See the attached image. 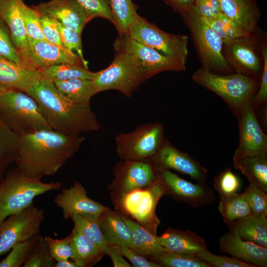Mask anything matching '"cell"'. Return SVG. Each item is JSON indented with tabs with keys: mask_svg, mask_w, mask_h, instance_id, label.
I'll return each instance as SVG.
<instances>
[{
	"mask_svg": "<svg viewBox=\"0 0 267 267\" xmlns=\"http://www.w3.org/2000/svg\"><path fill=\"white\" fill-rule=\"evenodd\" d=\"M183 19L191 33L202 67L213 72H233L223 55V41L199 13L193 7Z\"/></svg>",
	"mask_w": 267,
	"mask_h": 267,
	"instance_id": "7",
	"label": "cell"
},
{
	"mask_svg": "<svg viewBox=\"0 0 267 267\" xmlns=\"http://www.w3.org/2000/svg\"><path fill=\"white\" fill-rule=\"evenodd\" d=\"M114 47L115 50H122L134 56L143 68L147 79L162 72H177L186 69V65L178 60L132 39L127 34L119 35Z\"/></svg>",
	"mask_w": 267,
	"mask_h": 267,
	"instance_id": "14",
	"label": "cell"
},
{
	"mask_svg": "<svg viewBox=\"0 0 267 267\" xmlns=\"http://www.w3.org/2000/svg\"><path fill=\"white\" fill-rule=\"evenodd\" d=\"M76 0L84 9L89 21L96 17H101L114 23L110 0Z\"/></svg>",
	"mask_w": 267,
	"mask_h": 267,
	"instance_id": "43",
	"label": "cell"
},
{
	"mask_svg": "<svg viewBox=\"0 0 267 267\" xmlns=\"http://www.w3.org/2000/svg\"><path fill=\"white\" fill-rule=\"evenodd\" d=\"M157 240L165 250L176 253L196 256L207 250L205 240L189 230L169 228Z\"/></svg>",
	"mask_w": 267,
	"mask_h": 267,
	"instance_id": "23",
	"label": "cell"
},
{
	"mask_svg": "<svg viewBox=\"0 0 267 267\" xmlns=\"http://www.w3.org/2000/svg\"><path fill=\"white\" fill-rule=\"evenodd\" d=\"M239 130V140L233 157L267 156V136L264 133L250 102L237 112Z\"/></svg>",
	"mask_w": 267,
	"mask_h": 267,
	"instance_id": "16",
	"label": "cell"
},
{
	"mask_svg": "<svg viewBox=\"0 0 267 267\" xmlns=\"http://www.w3.org/2000/svg\"><path fill=\"white\" fill-rule=\"evenodd\" d=\"M97 218L89 214H74L70 219L72 220L74 227L92 241L104 255H107L110 247L104 238Z\"/></svg>",
	"mask_w": 267,
	"mask_h": 267,
	"instance_id": "33",
	"label": "cell"
},
{
	"mask_svg": "<svg viewBox=\"0 0 267 267\" xmlns=\"http://www.w3.org/2000/svg\"><path fill=\"white\" fill-rule=\"evenodd\" d=\"M21 12L28 38L35 40H46L43 35L40 23L41 13L24 2L21 6Z\"/></svg>",
	"mask_w": 267,
	"mask_h": 267,
	"instance_id": "42",
	"label": "cell"
},
{
	"mask_svg": "<svg viewBox=\"0 0 267 267\" xmlns=\"http://www.w3.org/2000/svg\"><path fill=\"white\" fill-rule=\"evenodd\" d=\"M110 2L114 17L113 24L118 35L125 34L137 13V6L132 0H110Z\"/></svg>",
	"mask_w": 267,
	"mask_h": 267,
	"instance_id": "37",
	"label": "cell"
},
{
	"mask_svg": "<svg viewBox=\"0 0 267 267\" xmlns=\"http://www.w3.org/2000/svg\"><path fill=\"white\" fill-rule=\"evenodd\" d=\"M244 192L252 215L267 216V193L251 184L245 188Z\"/></svg>",
	"mask_w": 267,
	"mask_h": 267,
	"instance_id": "46",
	"label": "cell"
},
{
	"mask_svg": "<svg viewBox=\"0 0 267 267\" xmlns=\"http://www.w3.org/2000/svg\"><path fill=\"white\" fill-rule=\"evenodd\" d=\"M158 175L164 184L165 195L176 200L193 208L210 204L215 201L213 190L205 183H192L169 170L159 172Z\"/></svg>",
	"mask_w": 267,
	"mask_h": 267,
	"instance_id": "17",
	"label": "cell"
},
{
	"mask_svg": "<svg viewBox=\"0 0 267 267\" xmlns=\"http://www.w3.org/2000/svg\"><path fill=\"white\" fill-rule=\"evenodd\" d=\"M95 72L89 71L83 65L62 63L49 66L40 72L41 77L53 81L78 78L92 80Z\"/></svg>",
	"mask_w": 267,
	"mask_h": 267,
	"instance_id": "35",
	"label": "cell"
},
{
	"mask_svg": "<svg viewBox=\"0 0 267 267\" xmlns=\"http://www.w3.org/2000/svg\"><path fill=\"white\" fill-rule=\"evenodd\" d=\"M41 179L27 176L16 167L7 171L0 183V222L34 204L36 197L62 187L59 181Z\"/></svg>",
	"mask_w": 267,
	"mask_h": 267,
	"instance_id": "3",
	"label": "cell"
},
{
	"mask_svg": "<svg viewBox=\"0 0 267 267\" xmlns=\"http://www.w3.org/2000/svg\"><path fill=\"white\" fill-rule=\"evenodd\" d=\"M85 140L84 136L51 129L20 135L15 167L30 177L54 176L79 150Z\"/></svg>",
	"mask_w": 267,
	"mask_h": 267,
	"instance_id": "1",
	"label": "cell"
},
{
	"mask_svg": "<svg viewBox=\"0 0 267 267\" xmlns=\"http://www.w3.org/2000/svg\"><path fill=\"white\" fill-rule=\"evenodd\" d=\"M193 7L206 19L214 18L222 13L219 0H195Z\"/></svg>",
	"mask_w": 267,
	"mask_h": 267,
	"instance_id": "52",
	"label": "cell"
},
{
	"mask_svg": "<svg viewBox=\"0 0 267 267\" xmlns=\"http://www.w3.org/2000/svg\"><path fill=\"white\" fill-rule=\"evenodd\" d=\"M199 258L214 267H256L255 265L234 257L215 255L204 250L197 255Z\"/></svg>",
	"mask_w": 267,
	"mask_h": 267,
	"instance_id": "48",
	"label": "cell"
},
{
	"mask_svg": "<svg viewBox=\"0 0 267 267\" xmlns=\"http://www.w3.org/2000/svg\"><path fill=\"white\" fill-rule=\"evenodd\" d=\"M54 267H77L76 264L70 259H65L55 262Z\"/></svg>",
	"mask_w": 267,
	"mask_h": 267,
	"instance_id": "55",
	"label": "cell"
},
{
	"mask_svg": "<svg viewBox=\"0 0 267 267\" xmlns=\"http://www.w3.org/2000/svg\"><path fill=\"white\" fill-rule=\"evenodd\" d=\"M121 216L131 229L132 245L130 249L155 261L157 256L165 251L158 242L157 236L152 234L128 217L123 214H121Z\"/></svg>",
	"mask_w": 267,
	"mask_h": 267,
	"instance_id": "27",
	"label": "cell"
},
{
	"mask_svg": "<svg viewBox=\"0 0 267 267\" xmlns=\"http://www.w3.org/2000/svg\"><path fill=\"white\" fill-rule=\"evenodd\" d=\"M228 227L242 239L267 247V216L251 215Z\"/></svg>",
	"mask_w": 267,
	"mask_h": 267,
	"instance_id": "28",
	"label": "cell"
},
{
	"mask_svg": "<svg viewBox=\"0 0 267 267\" xmlns=\"http://www.w3.org/2000/svg\"><path fill=\"white\" fill-rule=\"evenodd\" d=\"M0 117L19 136L51 129L37 102L19 90L0 91Z\"/></svg>",
	"mask_w": 267,
	"mask_h": 267,
	"instance_id": "5",
	"label": "cell"
},
{
	"mask_svg": "<svg viewBox=\"0 0 267 267\" xmlns=\"http://www.w3.org/2000/svg\"><path fill=\"white\" fill-rule=\"evenodd\" d=\"M53 82L63 96L76 103L89 105L91 97L96 94L92 80L75 78Z\"/></svg>",
	"mask_w": 267,
	"mask_h": 267,
	"instance_id": "31",
	"label": "cell"
},
{
	"mask_svg": "<svg viewBox=\"0 0 267 267\" xmlns=\"http://www.w3.org/2000/svg\"><path fill=\"white\" fill-rule=\"evenodd\" d=\"M56 261L51 257L44 237L38 240L22 267H54Z\"/></svg>",
	"mask_w": 267,
	"mask_h": 267,
	"instance_id": "40",
	"label": "cell"
},
{
	"mask_svg": "<svg viewBox=\"0 0 267 267\" xmlns=\"http://www.w3.org/2000/svg\"><path fill=\"white\" fill-rule=\"evenodd\" d=\"M155 261L166 267H211L196 256L164 251Z\"/></svg>",
	"mask_w": 267,
	"mask_h": 267,
	"instance_id": "38",
	"label": "cell"
},
{
	"mask_svg": "<svg viewBox=\"0 0 267 267\" xmlns=\"http://www.w3.org/2000/svg\"><path fill=\"white\" fill-rule=\"evenodd\" d=\"M73 254L72 260L77 267H90L105 255L88 237L74 227L72 232Z\"/></svg>",
	"mask_w": 267,
	"mask_h": 267,
	"instance_id": "30",
	"label": "cell"
},
{
	"mask_svg": "<svg viewBox=\"0 0 267 267\" xmlns=\"http://www.w3.org/2000/svg\"><path fill=\"white\" fill-rule=\"evenodd\" d=\"M204 19L223 43L252 35L240 24L222 12L214 18Z\"/></svg>",
	"mask_w": 267,
	"mask_h": 267,
	"instance_id": "36",
	"label": "cell"
},
{
	"mask_svg": "<svg viewBox=\"0 0 267 267\" xmlns=\"http://www.w3.org/2000/svg\"><path fill=\"white\" fill-rule=\"evenodd\" d=\"M214 187L222 198L236 193L240 187V181L228 167L215 177Z\"/></svg>",
	"mask_w": 267,
	"mask_h": 267,
	"instance_id": "41",
	"label": "cell"
},
{
	"mask_svg": "<svg viewBox=\"0 0 267 267\" xmlns=\"http://www.w3.org/2000/svg\"><path fill=\"white\" fill-rule=\"evenodd\" d=\"M115 51L112 62L105 69L95 72L92 81L96 93L114 89L131 98L148 79L143 68L134 56L122 50Z\"/></svg>",
	"mask_w": 267,
	"mask_h": 267,
	"instance_id": "6",
	"label": "cell"
},
{
	"mask_svg": "<svg viewBox=\"0 0 267 267\" xmlns=\"http://www.w3.org/2000/svg\"><path fill=\"white\" fill-rule=\"evenodd\" d=\"M54 202L63 211L64 219L74 214H89L98 217L107 207L91 199L82 184L76 181L68 188H63L57 194Z\"/></svg>",
	"mask_w": 267,
	"mask_h": 267,
	"instance_id": "19",
	"label": "cell"
},
{
	"mask_svg": "<svg viewBox=\"0 0 267 267\" xmlns=\"http://www.w3.org/2000/svg\"><path fill=\"white\" fill-rule=\"evenodd\" d=\"M39 235L14 246L6 257L0 261V267H23L33 250Z\"/></svg>",
	"mask_w": 267,
	"mask_h": 267,
	"instance_id": "39",
	"label": "cell"
},
{
	"mask_svg": "<svg viewBox=\"0 0 267 267\" xmlns=\"http://www.w3.org/2000/svg\"><path fill=\"white\" fill-rule=\"evenodd\" d=\"M115 179L110 188L115 198L131 191L147 187L158 178V172L152 160H124L114 170Z\"/></svg>",
	"mask_w": 267,
	"mask_h": 267,
	"instance_id": "13",
	"label": "cell"
},
{
	"mask_svg": "<svg viewBox=\"0 0 267 267\" xmlns=\"http://www.w3.org/2000/svg\"><path fill=\"white\" fill-rule=\"evenodd\" d=\"M0 56L23 66L18 51L11 41L8 27L0 16Z\"/></svg>",
	"mask_w": 267,
	"mask_h": 267,
	"instance_id": "47",
	"label": "cell"
},
{
	"mask_svg": "<svg viewBox=\"0 0 267 267\" xmlns=\"http://www.w3.org/2000/svg\"><path fill=\"white\" fill-rule=\"evenodd\" d=\"M38 103L51 128L70 134L96 132L100 128L90 104H78L63 96L53 81L40 78L26 92Z\"/></svg>",
	"mask_w": 267,
	"mask_h": 267,
	"instance_id": "2",
	"label": "cell"
},
{
	"mask_svg": "<svg viewBox=\"0 0 267 267\" xmlns=\"http://www.w3.org/2000/svg\"><path fill=\"white\" fill-rule=\"evenodd\" d=\"M23 2V0H0V16L8 27L11 41L20 58L29 47L21 12Z\"/></svg>",
	"mask_w": 267,
	"mask_h": 267,
	"instance_id": "22",
	"label": "cell"
},
{
	"mask_svg": "<svg viewBox=\"0 0 267 267\" xmlns=\"http://www.w3.org/2000/svg\"><path fill=\"white\" fill-rule=\"evenodd\" d=\"M222 12L251 34L260 31L261 13L256 0H219Z\"/></svg>",
	"mask_w": 267,
	"mask_h": 267,
	"instance_id": "25",
	"label": "cell"
},
{
	"mask_svg": "<svg viewBox=\"0 0 267 267\" xmlns=\"http://www.w3.org/2000/svg\"><path fill=\"white\" fill-rule=\"evenodd\" d=\"M233 164L247 178L250 184L267 193V156L233 157Z\"/></svg>",
	"mask_w": 267,
	"mask_h": 267,
	"instance_id": "29",
	"label": "cell"
},
{
	"mask_svg": "<svg viewBox=\"0 0 267 267\" xmlns=\"http://www.w3.org/2000/svg\"><path fill=\"white\" fill-rule=\"evenodd\" d=\"M40 20L45 39L62 48L67 50L62 44L57 20L50 15L41 14Z\"/></svg>",
	"mask_w": 267,
	"mask_h": 267,
	"instance_id": "49",
	"label": "cell"
},
{
	"mask_svg": "<svg viewBox=\"0 0 267 267\" xmlns=\"http://www.w3.org/2000/svg\"><path fill=\"white\" fill-rule=\"evenodd\" d=\"M158 172L173 170L187 175L197 182L205 183L207 170L188 154L175 147L166 138L152 159Z\"/></svg>",
	"mask_w": 267,
	"mask_h": 267,
	"instance_id": "18",
	"label": "cell"
},
{
	"mask_svg": "<svg viewBox=\"0 0 267 267\" xmlns=\"http://www.w3.org/2000/svg\"><path fill=\"white\" fill-rule=\"evenodd\" d=\"M110 250L108 255L110 257L115 267H131L132 266L127 262L123 256L112 246H109Z\"/></svg>",
	"mask_w": 267,
	"mask_h": 267,
	"instance_id": "54",
	"label": "cell"
},
{
	"mask_svg": "<svg viewBox=\"0 0 267 267\" xmlns=\"http://www.w3.org/2000/svg\"><path fill=\"white\" fill-rule=\"evenodd\" d=\"M161 123L141 125L130 133H122L115 138L116 152L124 160H152L165 137Z\"/></svg>",
	"mask_w": 267,
	"mask_h": 267,
	"instance_id": "10",
	"label": "cell"
},
{
	"mask_svg": "<svg viewBox=\"0 0 267 267\" xmlns=\"http://www.w3.org/2000/svg\"><path fill=\"white\" fill-rule=\"evenodd\" d=\"M28 40V50L21 60L22 65L29 70L40 73L49 66L62 63L80 65L88 68L76 54L46 40L30 38Z\"/></svg>",
	"mask_w": 267,
	"mask_h": 267,
	"instance_id": "15",
	"label": "cell"
},
{
	"mask_svg": "<svg viewBox=\"0 0 267 267\" xmlns=\"http://www.w3.org/2000/svg\"><path fill=\"white\" fill-rule=\"evenodd\" d=\"M192 79L220 96L236 112L252 102L260 83L258 78L238 73L221 75L203 67L193 74Z\"/></svg>",
	"mask_w": 267,
	"mask_h": 267,
	"instance_id": "4",
	"label": "cell"
},
{
	"mask_svg": "<svg viewBox=\"0 0 267 267\" xmlns=\"http://www.w3.org/2000/svg\"><path fill=\"white\" fill-rule=\"evenodd\" d=\"M31 7L42 14L52 16L81 35L89 21L84 9L76 0H51Z\"/></svg>",
	"mask_w": 267,
	"mask_h": 267,
	"instance_id": "20",
	"label": "cell"
},
{
	"mask_svg": "<svg viewBox=\"0 0 267 267\" xmlns=\"http://www.w3.org/2000/svg\"><path fill=\"white\" fill-rule=\"evenodd\" d=\"M18 143L19 135L0 117V175L3 176L7 169L14 163Z\"/></svg>",
	"mask_w": 267,
	"mask_h": 267,
	"instance_id": "34",
	"label": "cell"
},
{
	"mask_svg": "<svg viewBox=\"0 0 267 267\" xmlns=\"http://www.w3.org/2000/svg\"><path fill=\"white\" fill-rule=\"evenodd\" d=\"M261 49L263 56V64L258 91L252 102L254 107L265 103L267 99V44L266 40L262 43Z\"/></svg>",
	"mask_w": 267,
	"mask_h": 267,
	"instance_id": "50",
	"label": "cell"
},
{
	"mask_svg": "<svg viewBox=\"0 0 267 267\" xmlns=\"http://www.w3.org/2000/svg\"><path fill=\"white\" fill-rule=\"evenodd\" d=\"M165 195L164 184L158 175L157 179L147 187L135 190L115 198L116 206L125 214L139 223L152 234L156 235L160 222L156 215L157 205Z\"/></svg>",
	"mask_w": 267,
	"mask_h": 267,
	"instance_id": "8",
	"label": "cell"
},
{
	"mask_svg": "<svg viewBox=\"0 0 267 267\" xmlns=\"http://www.w3.org/2000/svg\"><path fill=\"white\" fill-rule=\"evenodd\" d=\"M3 177V176L0 175V183L1 181L2 180Z\"/></svg>",
	"mask_w": 267,
	"mask_h": 267,
	"instance_id": "56",
	"label": "cell"
},
{
	"mask_svg": "<svg viewBox=\"0 0 267 267\" xmlns=\"http://www.w3.org/2000/svg\"><path fill=\"white\" fill-rule=\"evenodd\" d=\"M119 252L123 257L128 259L134 267H162L161 264L148 260L127 246H110Z\"/></svg>",
	"mask_w": 267,
	"mask_h": 267,
	"instance_id": "51",
	"label": "cell"
},
{
	"mask_svg": "<svg viewBox=\"0 0 267 267\" xmlns=\"http://www.w3.org/2000/svg\"><path fill=\"white\" fill-rule=\"evenodd\" d=\"M44 238L51 257L56 262L71 259L73 254L71 233L62 239H54L49 236Z\"/></svg>",
	"mask_w": 267,
	"mask_h": 267,
	"instance_id": "45",
	"label": "cell"
},
{
	"mask_svg": "<svg viewBox=\"0 0 267 267\" xmlns=\"http://www.w3.org/2000/svg\"><path fill=\"white\" fill-rule=\"evenodd\" d=\"M218 210L223 222L228 226L252 215L246 196L243 192L220 198Z\"/></svg>",
	"mask_w": 267,
	"mask_h": 267,
	"instance_id": "32",
	"label": "cell"
},
{
	"mask_svg": "<svg viewBox=\"0 0 267 267\" xmlns=\"http://www.w3.org/2000/svg\"><path fill=\"white\" fill-rule=\"evenodd\" d=\"M44 218V210L33 204L0 222V256L16 244L39 235Z\"/></svg>",
	"mask_w": 267,
	"mask_h": 267,
	"instance_id": "12",
	"label": "cell"
},
{
	"mask_svg": "<svg viewBox=\"0 0 267 267\" xmlns=\"http://www.w3.org/2000/svg\"><path fill=\"white\" fill-rule=\"evenodd\" d=\"M97 220L109 246H121L131 248V229L120 213L107 207L97 217Z\"/></svg>",
	"mask_w": 267,
	"mask_h": 267,
	"instance_id": "26",
	"label": "cell"
},
{
	"mask_svg": "<svg viewBox=\"0 0 267 267\" xmlns=\"http://www.w3.org/2000/svg\"><path fill=\"white\" fill-rule=\"evenodd\" d=\"M183 18L192 10L195 0H163Z\"/></svg>",
	"mask_w": 267,
	"mask_h": 267,
	"instance_id": "53",
	"label": "cell"
},
{
	"mask_svg": "<svg viewBox=\"0 0 267 267\" xmlns=\"http://www.w3.org/2000/svg\"><path fill=\"white\" fill-rule=\"evenodd\" d=\"M125 34L132 39L186 65L188 56L187 36L166 32L137 13L134 15L133 22Z\"/></svg>",
	"mask_w": 267,
	"mask_h": 267,
	"instance_id": "9",
	"label": "cell"
},
{
	"mask_svg": "<svg viewBox=\"0 0 267 267\" xmlns=\"http://www.w3.org/2000/svg\"><path fill=\"white\" fill-rule=\"evenodd\" d=\"M219 249L222 252L256 267L267 266V248L243 240L230 230L220 238Z\"/></svg>",
	"mask_w": 267,
	"mask_h": 267,
	"instance_id": "21",
	"label": "cell"
},
{
	"mask_svg": "<svg viewBox=\"0 0 267 267\" xmlns=\"http://www.w3.org/2000/svg\"><path fill=\"white\" fill-rule=\"evenodd\" d=\"M40 78V72L0 56V91L19 90L27 92Z\"/></svg>",
	"mask_w": 267,
	"mask_h": 267,
	"instance_id": "24",
	"label": "cell"
},
{
	"mask_svg": "<svg viewBox=\"0 0 267 267\" xmlns=\"http://www.w3.org/2000/svg\"><path fill=\"white\" fill-rule=\"evenodd\" d=\"M265 40L260 30L249 36L224 42L223 56L235 73L260 78L263 64L261 48Z\"/></svg>",
	"mask_w": 267,
	"mask_h": 267,
	"instance_id": "11",
	"label": "cell"
},
{
	"mask_svg": "<svg viewBox=\"0 0 267 267\" xmlns=\"http://www.w3.org/2000/svg\"><path fill=\"white\" fill-rule=\"evenodd\" d=\"M57 21L60 39L64 47L76 54L88 65V62L83 56L81 35L58 20Z\"/></svg>",
	"mask_w": 267,
	"mask_h": 267,
	"instance_id": "44",
	"label": "cell"
}]
</instances>
